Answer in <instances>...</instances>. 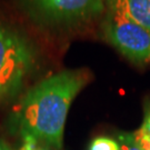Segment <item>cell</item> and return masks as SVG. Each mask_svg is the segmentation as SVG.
<instances>
[{
	"label": "cell",
	"instance_id": "cell-1",
	"mask_svg": "<svg viewBox=\"0 0 150 150\" xmlns=\"http://www.w3.org/2000/svg\"><path fill=\"white\" fill-rule=\"evenodd\" d=\"M90 79L88 69L62 70L29 89L17 108L22 134H31L57 150L61 149L70 106Z\"/></svg>",
	"mask_w": 150,
	"mask_h": 150
},
{
	"label": "cell",
	"instance_id": "cell-2",
	"mask_svg": "<svg viewBox=\"0 0 150 150\" xmlns=\"http://www.w3.org/2000/svg\"><path fill=\"white\" fill-rule=\"evenodd\" d=\"M38 64V49L21 28L0 17V105L13 100Z\"/></svg>",
	"mask_w": 150,
	"mask_h": 150
},
{
	"label": "cell",
	"instance_id": "cell-3",
	"mask_svg": "<svg viewBox=\"0 0 150 150\" xmlns=\"http://www.w3.org/2000/svg\"><path fill=\"white\" fill-rule=\"evenodd\" d=\"M35 25L52 32H71L88 27L106 12V0H16Z\"/></svg>",
	"mask_w": 150,
	"mask_h": 150
},
{
	"label": "cell",
	"instance_id": "cell-4",
	"mask_svg": "<svg viewBox=\"0 0 150 150\" xmlns=\"http://www.w3.org/2000/svg\"><path fill=\"white\" fill-rule=\"evenodd\" d=\"M101 35L125 58L136 64H150V32L125 15L106 8Z\"/></svg>",
	"mask_w": 150,
	"mask_h": 150
},
{
	"label": "cell",
	"instance_id": "cell-5",
	"mask_svg": "<svg viewBox=\"0 0 150 150\" xmlns=\"http://www.w3.org/2000/svg\"><path fill=\"white\" fill-rule=\"evenodd\" d=\"M106 8L125 15L150 32V0H106Z\"/></svg>",
	"mask_w": 150,
	"mask_h": 150
},
{
	"label": "cell",
	"instance_id": "cell-6",
	"mask_svg": "<svg viewBox=\"0 0 150 150\" xmlns=\"http://www.w3.org/2000/svg\"><path fill=\"white\" fill-rule=\"evenodd\" d=\"M136 144L141 150H150V107L146 110L144 122L139 129L132 132Z\"/></svg>",
	"mask_w": 150,
	"mask_h": 150
},
{
	"label": "cell",
	"instance_id": "cell-7",
	"mask_svg": "<svg viewBox=\"0 0 150 150\" xmlns=\"http://www.w3.org/2000/svg\"><path fill=\"white\" fill-rule=\"evenodd\" d=\"M88 150H120V145L118 140L106 136H100L91 140Z\"/></svg>",
	"mask_w": 150,
	"mask_h": 150
},
{
	"label": "cell",
	"instance_id": "cell-8",
	"mask_svg": "<svg viewBox=\"0 0 150 150\" xmlns=\"http://www.w3.org/2000/svg\"><path fill=\"white\" fill-rule=\"evenodd\" d=\"M118 142L120 145V150H141L139 146L136 144L132 132H123L118 136Z\"/></svg>",
	"mask_w": 150,
	"mask_h": 150
},
{
	"label": "cell",
	"instance_id": "cell-9",
	"mask_svg": "<svg viewBox=\"0 0 150 150\" xmlns=\"http://www.w3.org/2000/svg\"><path fill=\"white\" fill-rule=\"evenodd\" d=\"M23 137V145L21 147V150H36L37 145V138H35L31 134H22Z\"/></svg>",
	"mask_w": 150,
	"mask_h": 150
},
{
	"label": "cell",
	"instance_id": "cell-10",
	"mask_svg": "<svg viewBox=\"0 0 150 150\" xmlns=\"http://www.w3.org/2000/svg\"><path fill=\"white\" fill-rule=\"evenodd\" d=\"M0 150H10L9 149V147L6 145L1 139H0Z\"/></svg>",
	"mask_w": 150,
	"mask_h": 150
},
{
	"label": "cell",
	"instance_id": "cell-11",
	"mask_svg": "<svg viewBox=\"0 0 150 150\" xmlns=\"http://www.w3.org/2000/svg\"><path fill=\"white\" fill-rule=\"evenodd\" d=\"M36 150H38V149H36Z\"/></svg>",
	"mask_w": 150,
	"mask_h": 150
}]
</instances>
